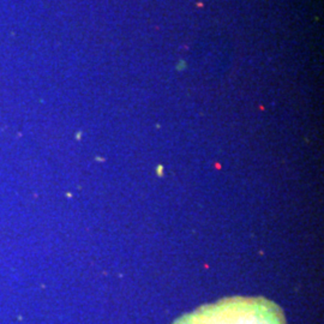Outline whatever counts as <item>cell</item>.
Listing matches in <instances>:
<instances>
[{
    "label": "cell",
    "mask_w": 324,
    "mask_h": 324,
    "mask_svg": "<svg viewBox=\"0 0 324 324\" xmlns=\"http://www.w3.org/2000/svg\"><path fill=\"white\" fill-rule=\"evenodd\" d=\"M221 310L226 314V316L231 318V321H228L227 318L221 314L219 309H216V312L220 315V318H225V321H215V324H280L279 320H275L274 316L272 320H267L268 314H269L270 310H267V309L263 308V311H262V317L259 318V314H261V310H257L256 308H247L245 303H241V306L238 308L237 304H232L231 308H221ZM215 314V312H214ZM216 315V314H215Z\"/></svg>",
    "instance_id": "1"
}]
</instances>
